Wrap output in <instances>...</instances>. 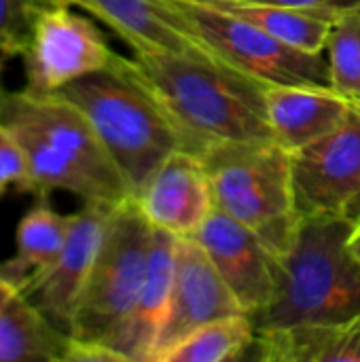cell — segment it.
Returning <instances> with one entry per match:
<instances>
[{
    "instance_id": "1",
    "label": "cell",
    "mask_w": 360,
    "mask_h": 362,
    "mask_svg": "<svg viewBox=\"0 0 360 362\" xmlns=\"http://www.w3.org/2000/svg\"><path fill=\"white\" fill-rule=\"evenodd\" d=\"M129 74L155 98L182 148L204 155L221 142L274 140L267 121V85L210 53H134Z\"/></svg>"
},
{
    "instance_id": "2",
    "label": "cell",
    "mask_w": 360,
    "mask_h": 362,
    "mask_svg": "<svg viewBox=\"0 0 360 362\" xmlns=\"http://www.w3.org/2000/svg\"><path fill=\"white\" fill-rule=\"evenodd\" d=\"M0 123L21 142L30 163L28 193L66 191L83 204L119 206L132 189L89 119L59 93L25 87L0 95Z\"/></svg>"
},
{
    "instance_id": "3",
    "label": "cell",
    "mask_w": 360,
    "mask_h": 362,
    "mask_svg": "<svg viewBox=\"0 0 360 362\" xmlns=\"http://www.w3.org/2000/svg\"><path fill=\"white\" fill-rule=\"evenodd\" d=\"M352 223L342 214L301 216L276 257V288L252 316L255 329L342 320L360 312V263L350 250Z\"/></svg>"
},
{
    "instance_id": "4",
    "label": "cell",
    "mask_w": 360,
    "mask_h": 362,
    "mask_svg": "<svg viewBox=\"0 0 360 362\" xmlns=\"http://www.w3.org/2000/svg\"><path fill=\"white\" fill-rule=\"evenodd\" d=\"M123 59L119 55L110 68L87 74L57 93L89 119L136 195L174 151L185 148L170 119Z\"/></svg>"
},
{
    "instance_id": "5",
    "label": "cell",
    "mask_w": 360,
    "mask_h": 362,
    "mask_svg": "<svg viewBox=\"0 0 360 362\" xmlns=\"http://www.w3.org/2000/svg\"><path fill=\"white\" fill-rule=\"evenodd\" d=\"M214 206L250 227L280 257L297 229L291 151L276 140L221 142L204 155Z\"/></svg>"
},
{
    "instance_id": "6",
    "label": "cell",
    "mask_w": 360,
    "mask_h": 362,
    "mask_svg": "<svg viewBox=\"0 0 360 362\" xmlns=\"http://www.w3.org/2000/svg\"><path fill=\"white\" fill-rule=\"evenodd\" d=\"M178 25L210 55L263 85L331 87L327 51L286 45L263 30L195 0H163Z\"/></svg>"
},
{
    "instance_id": "7",
    "label": "cell",
    "mask_w": 360,
    "mask_h": 362,
    "mask_svg": "<svg viewBox=\"0 0 360 362\" xmlns=\"http://www.w3.org/2000/svg\"><path fill=\"white\" fill-rule=\"evenodd\" d=\"M153 225L136 199L115 206L74 310L70 337L76 341L106 339L134 308L146 278Z\"/></svg>"
},
{
    "instance_id": "8",
    "label": "cell",
    "mask_w": 360,
    "mask_h": 362,
    "mask_svg": "<svg viewBox=\"0 0 360 362\" xmlns=\"http://www.w3.org/2000/svg\"><path fill=\"white\" fill-rule=\"evenodd\" d=\"M119 53L104 32L72 4H57L40 15L23 51L25 89L32 93H57L66 85L110 68Z\"/></svg>"
},
{
    "instance_id": "9",
    "label": "cell",
    "mask_w": 360,
    "mask_h": 362,
    "mask_svg": "<svg viewBox=\"0 0 360 362\" xmlns=\"http://www.w3.org/2000/svg\"><path fill=\"white\" fill-rule=\"evenodd\" d=\"M299 218L342 214L360 187V104L331 134L291 153Z\"/></svg>"
},
{
    "instance_id": "10",
    "label": "cell",
    "mask_w": 360,
    "mask_h": 362,
    "mask_svg": "<svg viewBox=\"0 0 360 362\" xmlns=\"http://www.w3.org/2000/svg\"><path fill=\"white\" fill-rule=\"evenodd\" d=\"M112 208L115 206L83 204V208L72 214L70 233L59 257L17 291L68 335Z\"/></svg>"
},
{
    "instance_id": "11",
    "label": "cell",
    "mask_w": 360,
    "mask_h": 362,
    "mask_svg": "<svg viewBox=\"0 0 360 362\" xmlns=\"http://www.w3.org/2000/svg\"><path fill=\"white\" fill-rule=\"evenodd\" d=\"M191 238L250 316L269 303L276 288V257L250 227L214 208Z\"/></svg>"
},
{
    "instance_id": "12",
    "label": "cell",
    "mask_w": 360,
    "mask_h": 362,
    "mask_svg": "<svg viewBox=\"0 0 360 362\" xmlns=\"http://www.w3.org/2000/svg\"><path fill=\"white\" fill-rule=\"evenodd\" d=\"M134 199L153 227L176 238H191L216 208L204 159L189 151H174Z\"/></svg>"
},
{
    "instance_id": "13",
    "label": "cell",
    "mask_w": 360,
    "mask_h": 362,
    "mask_svg": "<svg viewBox=\"0 0 360 362\" xmlns=\"http://www.w3.org/2000/svg\"><path fill=\"white\" fill-rule=\"evenodd\" d=\"M236 314H248L193 238H178L176 276L168 325L153 362L191 331Z\"/></svg>"
},
{
    "instance_id": "14",
    "label": "cell",
    "mask_w": 360,
    "mask_h": 362,
    "mask_svg": "<svg viewBox=\"0 0 360 362\" xmlns=\"http://www.w3.org/2000/svg\"><path fill=\"white\" fill-rule=\"evenodd\" d=\"M176 235L153 227L149 269L140 295L123 322L100 341L112 350L121 362H153L170 318L176 276Z\"/></svg>"
},
{
    "instance_id": "15",
    "label": "cell",
    "mask_w": 360,
    "mask_h": 362,
    "mask_svg": "<svg viewBox=\"0 0 360 362\" xmlns=\"http://www.w3.org/2000/svg\"><path fill=\"white\" fill-rule=\"evenodd\" d=\"M267 121L274 140L295 153L335 132L352 112V102L331 87L267 85Z\"/></svg>"
},
{
    "instance_id": "16",
    "label": "cell",
    "mask_w": 360,
    "mask_h": 362,
    "mask_svg": "<svg viewBox=\"0 0 360 362\" xmlns=\"http://www.w3.org/2000/svg\"><path fill=\"white\" fill-rule=\"evenodd\" d=\"M108 25L134 53L204 51L176 21L163 0H62ZM208 53V51H204Z\"/></svg>"
},
{
    "instance_id": "17",
    "label": "cell",
    "mask_w": 360,
    "mask_h": 362,
    "mask_svg": "<svg viewBox=\"0 0 360 362\" xmlns=\"http://www.w3.org/2000/svg\"><path fill=\"white\" fill-rule=\"evenodd\" d=\"M248 358L259 362H360V312L331 322L259 331Z\"/></svg>"
},
{
    "instance_id": "18",
    "label": "cell",
    "mask_w": 360,
    "mask_h": 362,
    "mask_svg": "<svg viewBox=\"0 0 360 362\" xmlns=\"http://www.w3.org/2000/svg\"><path fill=\"white\" fill-rule=\"evenodd\" d=\"M72 214H59L47 197L21 216L15 231V255L0 263L2 276L19 291L28 280L42 274L64 250Z\"/></svg>"
},
{
    "instance_id": "19",
    "label": "cell",
    "mask_w": 360,
    "mask_h": 362,
    "mask_svg": "<svg viewBox=\"0 0 360 362\" xmlns=\"http://www.w3.org/2000/svg\"><path fill=\"white\" fill-rule=\"evenodd\" d=\"M70 339L19 293L0 308V362H66Z\"/></svg>"
},
{
    "instance_id": "20",
    "label": "cell",
    "mask_w": 360,
    "mask_h": 362,
    "mask_svg": "<svg viewBox=\"0 0 360 362\" xmlns=\"http://www.w3.org/2000/svg\"><path fill=\"white\" fill-rule=\"evenodd\" d=\"M202 4H208L216 11L229 13L238 19L248 21L250 25L263 30L265 34L293 45L297 49L306 51H325L331 23L278 6L263 0H195Z\"/></svg>"
},
{
    "instance_id": "21",
    "label": "cell",
    "mask_w": 360,
    "mask_h": 362,
    "mask_svg": "<svg viewBox=\"0 0 360 362\" xmlns=\"http://www.w3.org/2000/svg\"><path fill=\"white\" fill-rule=\"evenodd\" d=\"M257 339L250 314L208 322L168 348L155 362H236L248 358Z\"/></svg>"
},
{
    "instance_id": "22",
    "label": "cell",
    "mask_w": 360,
    "mask_h": 362,
    "mask_svg": "<svg viewBox=\"0 0 360 362\" xmlns=\"http://www.w3.org/2000/svg\"><path fill=\"white\" fill-rule=\"evenodd\" d=\"M331 89L348 102L360 104V6L331 23L327 38Z\"/></svg>"
},
{
    "instance_id": "23",
    "label": "cell",
    "mask_w": 360,
    "mask_h": 362,
    "mask_svg": "<svg viewBox=\"0 0 360 362\" xmlns=\"http://www.w3.org/2000/svg\"><path fill=\"white\" fill-rule=\"evenodd\" d=\"M62 0H0V55L21 57L40 15Z\"/></svg>"
},
{
    "instance_id": "24",
    "label": "cell",
    "mask_w": 360,
    "mask_h": 362,
    "mask_svg": "<svg viewBox=\"0 0 360 362\" xmlns=\"http://www.w3.org/2000/svg\"><path fill=\"white\" fill-rule=\"evenodd\" d=\"M30 185V163L25 148L17 136L0 123V195L6 187H15L21 193H28Z\"/></svg>"
},
{
    "instance_id": "25",
    "label": "cell",
    "mask_w": 360,
    "mask_h": 362,
    "mask_svg": "<svg viewBox=\"0 0 360 362\" xmlns=\"http://www.w3.org/2000/svg\"><path fill=\"white\" fill-rule=\"evenodd\" d=\"M263 2L278 4V6L310 15V17L329 21V23H333L344 13L360 6V0H263Z\"/></svg>"
},
{
    "instance_id": "26",
    "label": "cell",
    "mask_w": 360,
    "mask_h": 362,
    "mask_svg": "<svg viewBox=\"0 0 360 362\" xmlns=\"http://www.w3.org/2000/svg\"><path fill=\"white\" fill-rule=\"evenodd\" d=\"M344 216L352 223V225H359L360 223V187L356 189V193H354V197L350 199V204L346 206V210H344Z\"/></svg>"
},
{
    "instance_id": "27",
    "label": "cell",
    "mask_w": 360,
    "mask_h": 362,
    "mask_svg": "<svg viewBox=\"0 0 360 362\" xmlns=\"http://www.w3.org/2000/svg\"><path fill=\"white\" fill-rule=\"evenodd\" d=\"M15 293H17V288H15V286L2 276V272H0V308H2Z\"/></svg>"
},
{
    "instance_id": "28",
    "label": "cell",
    "mask_w": 360,
    "mask_h": 362,
    "mask_svg": "<svg viewBox=\"0 0 360 362\" xmlns=\"http://www.w3.org/2000/svg\"><path fill=\"white\" fill-rule=\"evenodd\" d=\"M350 250H352V255L356 257V261L360 263V223L352 227V233H350Z\"/></svg>"
},
{
    "instance_id": "29",
    "label": "cell",
    "mask_w": 360,
    "mask_h": 362,
    "mask_svg": "<svg viewBox=\"0 0 360 362\" xmlns=\"http://www.w3.org/2000/svg\"><path fill=\"white\" fill-rule=\"evenodd\" d=\"M0 95H2V93H0Z\"/></svg>"
}]
</instances>
